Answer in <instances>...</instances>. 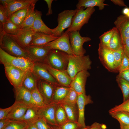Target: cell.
Here are the masks:
<instances>
[{
  "label": "cell",
  "mask_w": 129,
  "mask_h": 129,
  "mask_svg": "<svg viewBox=\"0 0 129 129\" xmlns=\"http://www.w3.org/2000/svg\"><path fill=\"white\" fill-rule=\"evenodd\" d=\"M51 129H59L58 126H52L50 125Z\"/></svg>",
  "instance_id": "58"
},
{
  "label": "cell",
  "mask_w": 129,
  "mask_h": 129,
  "mask_svg": "<svg viewBox=\"0 0 129 129\" xmlns=\"http://www.w3.org/2000/svg\"><path fill=\"white\" fill-rule=\"evenodd\" d=\"M58 38L53 35H49L40 32H35L30 45L44 47L49 43L55 40Z\"/></svg>",
  "instance_id": "22"
},
{
  "label": "cell",
  "mask_w": 129,
  "mask_h": 129,
  "mask_svg": "<svg viewBox=\"0 0 129 129\" xmlns=\"http://www.w3.org/2000/svg\"><path fill=\"white\" fill-rule=\"evenodd\" d=\"M70 87L60 85L55 86L52 99V103H59L65 97Z\"/></svg>",
  "instance_id": "26"
},
{
  "label": "cell",
  "mask_w": 129,
  "mask_h": 129,
  "mask_svg": "<svg viewBox=\"0 0 129 129\" xmlns=\"http://www.w3.org/2000/svg\"><path fill=\"white\" fill-rule=\"evenodd\" d=\"M48 6V11L47 13L46 14V16H48L52 14L53 13V12L51 9L52 3L54 0H44Z\"/></svg>",
  "instance_id": "53"
},
{
  "label": "cell",
  "mask_w": 129,
  "mask_h": 129,
  "mask_svg": "<svg viewBox=\"0 0 129 129\" xmlns=\"http://www.w3.org/2000/svg\"><path fill=\"white\" fill-rule=\"evenodd\" d=\"M8 20L6 14L5 9L1 4L0 5V31H2L3 26Z\"/></svg>",
  "instance_id": "43"
},
{
  "label": "cell",
  "mask_w": 129,
  "mask_h": 129,
  "mask_svg": "<svg viewBox=\"0 0 129 129\" xmlns=\"http://www.w3.org/2000/svg\"><path fill=\"white\" fill-rule=\"evenodd\" d=\"M34 123L38 129H51L50 125L41 118H39Z\"/></svg>",
  "instance_id": "44"
},
{
  "label": "cell",
  "mask_w": 129,
  "mask_h": 129,
  "mask_svg": "<svg viewBox=\"0 0 129 129\" xmlns=\"http://www.w3.org/2000/svg\"><path fill=\"white\" fill-rule=\"evenodd\" d=\"M51 50L45 47L31 45L25 49L30 59L35 62H43Z\"/></svg>",
  "instance_id": "14"
},
{
  "label": "cell",
  "mask_w": 129,
  "mask_h": 129,
  "mask_svg": "<svg viewBox=\"0 0 129 129\" xmlns=\"http://www.w3.org/2000/svg\"><path fill=\"white\" fill-rule=\"evenodd\" d=\"M117 30L115 27L103 33L99 37L100 43L103 46L107 47L111 39Z\"/></svg>",
  "instance_id": "38"
},
{
  "label": "cell",
  "mask_w": 129,
  "mask_h": 129,
  "mask_svg": "<svg viewBox=\"0 0 129 129\" xmlns=\"http://www.w3.org/2000/svg\"><path fill=\"white\" fill-rule=\"evenodd\" d=\"M114 24L120 33L123 43L126 38H129V17L121 15L117 18Z\"/></svg>",
  "instance_id": "20"
},
{
  "label": "cell",
  "mask_w": 129,
  "mask_h": 129,
  "mask_svg": "<svg viewBox=\"0 0 129 129\" xmlns=\"http://www.w3.org/2000/svg\"><path fill=\"white\" fill-rule=\"evenodd\" d=\"M123 14V15H125L129 17V8L127 7H125L124 8L122 11Z\"/></svg>",
  "instance_id": "55"
},
{
  "label": "cell",
  "mask_w": 129,
  "mask_h": 129,
  "mask_svg": "<svg viewBox=\"0 0 129 129\" xmlns=\"http://www.w3.org/2000/svg\"><path fill=\"white\" fill-rule=\"evenodd\" d=\"M38 80L32 71L27 72L23 81L22 86L32 92L37 87Z\"/></svg>",
  "instance_id": "28"
},
{
  "label": "cell",
  "mask_w": 129,
  "mask_h": 129,
  "mask_svg": "<svg viewBox=\"0 0 129 129\" xmlns=\"http://www.w3.org/2000/svg\"><path fill=\"white\" fill-rule=\"evenodd\" d=\"M35 4H32L28 8L27 15L22 23L19 26L20 29L31 27L32 26L36 16L35 10Z\"/></svg>",
  "instance_id": "30"
},
{
  "label": "cell",
  "mask_w": 129,
  "mask_h": 129,
  "mask_svg": "<svg viewBox=\"0 0 129 129\" xmlns=\"http://www.w3.org/2000/svg\"><path fill=\"white\" fill-rule=\"evenodd\" d=\"M13 105L12 108L7 118L11 121H19L24 116L30 105L16 101Z\"/></svg>",
  "instance_id": "21"
},
{
  "label": "cell",
  "mask_w": 129,
  "mask_h": 129,
  "mask_svg": "<svg viewBox=\"0 0 129 129\" xmlns=\"http://www.w3.org/2000/svg\"><path fill=\"white\" fill-rule=\"evenodd\" d=\"M110 1L114 4L118 5L119 6L127 7V5L125 4L123 0H111Z\"/></svg>",
  "instance_id": "54"
},
{
  "label": "cell",
  "mask_w": 129,
  "mask_h": 129,
  "mask_svg": "<svg viewBox=\"0 0 129 129\" xmlns=\"http://www.w3.org/2000/svg\"><path fill=\"white\" fill-rule=\"evenodd\" d=\"M35 32L31 27H26L21 29L16 35L7 34L13 38L25 50L30 45Z\"/></svg>",
  "instance_id": "12"
},
{
  "label": "cell",
  "mask_w": 129,
  "mask_h": 129,
  "mask_svg": "<svg viewBox=\"0 0 129 129\" xmlns=\"http://www.w3.org/2000/svg\"><path fill=\"white\" fill-rule=\"evenodd\" d=\"M20 29L19 26L15 24L8 19L4 25L2 31L0 33L3 32L9 35H15Z\"/></svg>",
  "instance_id": "36"
},
{
  "label": "cell",
  "mask_w": 129,
  "mask_h": 129,
  "mask_svg": "<svg viewBox=\"0 0 129 129\" xmlns=\"http://www.w3.org/2000/svg\"><path fill=\"white\" fill-rule=\"evenodd\" d=\"M13 105L10 107L5 108H0V120L7 118L13 107Z\"/></svg>",
  "instance_id": "46"
},
{
  "label": "cell",
  "mask_w": 129,
  "mask_h": 129,
  "mask_svg": "<svg viewBox=\"0 0 129 129\" xmlns=\"http://www.w3.org/2000/svg\"><path fill=\"white\" fill-rule=\"evenodd\" d=\"M39 108L33 105L29 106L23 117L19 121H24L28 124L34 123L39 118Z\"/></svg>",
  "instance_id": "25"
},
{
  "label": "cell",
  "mask_w": 129,
  "mask_h": 129,
  "mask_svg": "<svg viewBox=\"0 0 129 129\" xmlns=\"http://www.w3.org/2000/svg\"><path fill=\"white\" fill-rule=\"evenodd\" d=\"M116 81L122 91L124 102L129 98V82L117 76Z\"/></svg>",
  "instance_id": "35"
},
{
  "label": "cell",
  "mask_w": 129,
  "mask_h": 129,
  "mask_svg": "<svg viewBox=\"0 0 129 129\" xmlns=\"http://www.w3.org/2000/svg\"><path fill=\"white\" fill-rule=\"evenodd\" d=\"M58 126L59 129H80L77 123L70 120Z\"/></svg>",
  "instance_id": "45"
},
{
  "label": "cell",
  "mask_w": 129,
  "mask_h": 129,
  "mask_svg": "<svg viewBox=\"0 0 129 129\" xmlns=\"http://www.w3.org/2000/svg\"><path fill=\"white\" fill-rule=\"evenodd\" d=\"M58 104L57 103H51L45 107L39 108L38 111L39 118L44 119L50 125L57 126L55 113Z\"/></svg>",
  "instance_id": "15"
},
{
  "label": "cell",
  "mask_w": 129,
  "mask_h": 129,
  "mask_svg": "<svg viewBox=\"0 0 129 129\" xmlns=\"http://www.w3.org/2000/svg\"><path fill=\"white\" fill-rule=\"evenodd\" d=\"M0 33V48L2 49L12 56L31 59L25 50L13 38L3 32Z\"/></svg>",
  "instance_id": "3"
},
{
  "label": "cell",
  "mask_w": 129,
  "mask_h": 129,
  "mask_svg": "<svg viewBox=\"0 0 129 129\" xmlns=\"http://www.w3.org/2000/svg\"><path fill=\"white\" fill-rule=\"evenodd\" d=\"M4 65L6 76L14 88L22 86L26 72L10 65Z\"/></svg>",
  "instance_id": "10"
},
{
  "label": "cell",
  "mask_w": 129,
  "mask_h": 129,
  "mask_svg": "<svg viewBox=\"0 0 129 129\" xmlns=\"http://www.w3.org/2000/svg\"><path fill=\"white\" fill-rule=\"evenodd\" d=\"M27 122L21 121H11L5 129H27L28 125Z\"/></svg>",
  "instance_id": "39"
},
{
  "label": "cell",
  "mask_w": 129,
  "mask_h": 129,
  "mask_svg": "<svg viewBox=\"0 0 129 129\" xmlns=\"http://www.w3.org/2000/svg\"><path fill=\"white\" fill-rule=\"evenodd\" d=\"M55 86L46 81L38 80L37 88L43 96L45 104L48 105L52 103V99Z\"/></svg>",
  "instance_id": "19"
},
{
  "label": "cell",
  "mask_w": 129,
  "mask_h": 129,
  "mask_svg": "<svg viewBox=\"0 0 129 129\" xmlns=\"http://www.w3.org/2000/svg\"><path fill=\"white\" fill-rule=\"evenodd\" d=\"M77 10H66L60 13L58 15V26L52 29L53 35L56 37H60L64 31L69 28L71 26L73 17Z\"/></svg>",
  "instance_id": "6"
},
{
  "label": "cell",
  "mask_w": 129,
  "mask_h": 129,
  "mask_svg": "<svg viewBox=\"0 0 129 129\" xmlns=\"http://www.w3.org/2000/svg\"><path fill=\"white\" fill-rule=\"evenodd\" d=\"M0 61L3 65L9 64L26 72L32 71L35 62L31 59L12 56L0 48Z\"/></svg>",
  "instance_id": "2"
},
{
  "label": "cell",
  "mask_w": 129,
  "mask_h": 129,
  "mask_svg": "<svg viewBox=\"0 0 129 129\" xmlns=\"http://www.w3.org/2000/svg\"><path fill=\"white\" fill-rule=\"evenodd\" d=\"M93 102L90 95L86 94H79L77 102L78 110V118L77 124L79 129L86 127L85 123L84 111L85 106Z\"/></svg>",
  "instance_id": "13"
},
{
  "label": "cell",
  "mask_w": 129,
  "mask_h": 129,
  "mask_svg": "<svg viewBox=\"0 0 129 129\" xmlns=\"http://www.w3.org/2000/svg\"><path fill=\"white\" fill-rule=\"evenodd\" d=\"M11 121L8 118L0 120V129H5Z\"/></svg>",
  "instance_id": "50"
},
{
  "label": "cell",
  "mask_w": 129,
  "mask_h": 129,
  "mask_svg": "<svg viewBox=\"0 0 129 129\" xmlns=\"http://www.w3.org/2000/svg\"><path fill=\"white\" fill-rule=\"evenodd\" d=\"M69 54L59 50L51 49L43 62L54 69L66 70L69 62Z\"/></svg>",
  "instance_id": "4"
},
{
  "label": "cell",
  "mask_w": 129,
  "mask_h": 129,
  "mask_svg": "<svg viewBox=\"0 0 129 129\" xmlns=\"http://www.w3.org/2000/svg\"><path fill=\"white\" fill-rule=\"evenodd\" d=\"M32 72L38 80L46 81L55 86L60 85L42 63L35 62Z\"/></svg>",
  "instance_id": "16"
},
{
  "label": "cell",
  "mask_w": 129,
  "mask_h": 129,
  "mask_svg": "<svg viewBox=\"0 0 129 129\" xmlns=\"http://www.w3.org/2000/svg\"><path fill=\"white\" fill-rule=\"evenodd\" d=\"M44 47L50 50H58L69 54H74L70 44L69 32H64L60 37L49 43Z\"/></svg>",
  "instance_id": "11"
},
{
  "label": "cell",
  "mask_w": 129,
  "mask_h": 129,
  "mask_svg": "<svg viewBox=\"0 0 129 129\" xmlns=\"http://www.w3.org/2000/svg\"><path fill=\"white\" fill-rule=\"evenodd\" d=\"M27 129H38L36 127L34 123L29 124L27 128Z\"/></svg>",
  "instance_id": "56"
},
{
  "label": "cell",
  "mask_w": 129,
  "mask_h": 129,
  "mask_svg": "<svg viewBox=\"0 0 129 129\" xmlns=\"http://www.w3.org/2000/svg\"><path fill=\"white\" fill-rule=\"evenodd\" d=\"M104 0H79L76 5L77 10L81 7L84 9L89 7L97 6L100 10H103L105 6H108V4H105Z\"/></svg>",
  "instance_id": "27"
},
{
  "label": "cell",
  "mask_w": 129,
  "mask_h": 129,
  "mask_svg": "<svg viewBox=\"0 0 129 129\" xmlns=\"http://www.w3.org/2000/svg\"><path fill=\"white\" fill-rule=\"evenodd\" d=\"M43 63L48 70L61 86L70 87L72 79L66 70H60L54 69Z\"/></svg>",
  "instance_id": "17"
},
{
  "label": "cell",
  "mask_w": 129,
  "mask_h": 129,
  "mask_svg": "<svg viewBox=\"0 0 129 129\" xmlns=\"http://www.w3.org/2000/svg\"><path fill=\"white\" fill-rule=\"evenodd\" d=\"M55 118L57 126L60 125L69 120L64 109L59 104L56 109Z\"/></svg>",
  "instance_id": "33"
},
{
  "label": "cell",
  "mask_w": 129,
  "mask_h": 129,
  "mask_svg": "<svg viewBox=\"0 0 129 129\" xmlns=\"http://www.w3.org/2000/svg\"><path fill=\"white\" fill-rule=\"evenodd\" d=\"M90 129H106V125L103 124H101L97 122H95L91 125Z\"/></svg>",
  "instance_id": "51"
},
{
  "label": "cell",
  "mask_w": 129,
  "mask_h": 129,
  "mask_svg": "<svg viewBox=\"0 0 129 129\" xmlns=\"http://www.w3.org/2000/svg\"><path fill=\"white\" fill-rule=\"evenodd\" d=\"M117 76L129 82V69L119 73L118 75Z\"/></svg>",
  "instance_id": "52"
},
{
  "label": "cell",
  "mask_w": 129,
  "mask_h": 129,
  "mask_svg": "<svg viewBox=\"0 0 129 129\" xmlns=\"http://www.w3.org/2000/svg\"><path fill=\"white\" fill-rule=\"evenodd\" d=\"M120 124V129H129V126L122 124Z\"/></svg>",
  "instance_id": "57"
},
{
  "label": "cell",
  "mask_w": 129,
  "mask_h": 129,
  "mask_svg": "<svg viewBox=\"0 0 129 129\" xmlns=\"http://www.w3.org/2000/svg\"><path fill=\"white\" fill-rule=\"evenodd\" d=\"M92 62L89 55L69 54L66 71L72 79L79 72L91 68Z\"/></svg>",
  "instance_id": "1"
},
{
  "label": "cell",
  "mask_w": 129,
  "mask_h": 129,
  "mask_svg": "<svg viewBox=\"0 0 129 129\" xmlns=\"http://www.w3.org/2000/svg\"><path fill=\"white\" fill-rule=\"evenodd\" d=\"M28 7L21 9L14 13L19 18L24 20L27 15Z\"/></svg>",
  "instance_id": "48"
},
{
  "label": "cell",
  "mask_w": 129,
  "mask_h": 129,
  "mask_svg": "<svg viewBox=\"0 0 129 129\" xmlns=\"http://www.w3.org/2000/svg\"><path fill=\"white\" fill-rule=\"evenodd\" d=\"M112 117L117 120L120 124L129 126V112L119 111L109 113Z\"/></svg>",
  "instance_id": "34"
},
{
  "label": "cell",
  "mask_w": 129,
  "mask_h": 129,
  "mask_svg": "<svg viewBox=\"0 0 129 129\" xmlns=\"http://www.w3.org/2000/svg\"><path fill=\"white\" fill-rule=\"evenodd\" d=\"M122 43L124 52L129 57V38H126Z\"/></svg>",
  "instance_id": "49"
},
{
  "label": "cell",
  "mask_w": 129,
  "mask_h": 129,
  "mask_svg": "<svg viewBox=\"0 0 129 129\" xmlns=\"http://www.w3.org/2000/svg\"><path fill=\"white\" fill-rule=\"evenodd\" d=\"M91 126H87L85 128L80 129H90L91 128Z\"/></svg>",
  "instance_id": "59"
},
{
  "label": "cell",
  "mask_w": 129,
  "mask_h": 129,
  "mask_svg": "<svg viewBox=\"0 0 129 129\" xmlns=\"http://www.w3.org/2000/svg\"><path fill=\"white\" fill-rule=\"evenodd\" d=\"M15 101L31 105L32 92L23 86L14 88Z\"/></svg>",
  "instance_id": "24"
},
{
  "label": "cell",
  "mask_w": 129,
  "mask_h": 129,
  "mask_svg": "<svg viewBox=\"0 0 129 129\" xmlns=\"http://www.w3.org/2000/svg\"><path fill=\"white\" fill-rule=\"evenodd\" d=\"M119 111H125L129 112V98L120 104L115 106L110 109L109 113Z\"/></svg>",
  "instance_id": "41"
},
{
  "label": "cell",
  "mask_w": 129,
  "mask_h": 129,
  "mask_svg": "<svg viewBox=\"0 0 129 129\" xmlns=\"http://www.w3.org/2000/svg\"><path fill=\"white\" fill-rule=\"evenodd\" d=\"M129 69V57L125 54L124 51L122 60L118 72L120 73Z\"/></svg>",
  "instance_id": "42"
},
{
  "label": "cell",
  "mask_w": 129,
  "mask_h": 129,
  "mask_svg": "<svg viewBox=\"0 0 129 129\" xmlns=\"http://www.w3.org/2000/svg\"><path fill=\"white\" fill-rule=\"evenodd\" d=\"M78 94L73 88L70 87L68 93L65 98L60 103L73 105H77Z\"/></svg>",
  "instance_id": "37"
},
{
  "label": "cell",
  "mask_w": 129,
  "mask_h": 129,
  "mask_svg": "<svg viewBox=\"0 0 129 129\" xmlns=\"http://www.w3.org/2000/svg\"><path fill=\"white\" fill-rule=\"evenodd\" d=\"M84 9V7H82L77 10L73 17L71 26L65 32L80 31L85 24L88 23L91 16L95 10L94 7Z\"/></svg>",
  "instance_id": "5"
},
{
  "label": "cell",
  "mask_w": 129,
  "mask_h": 129,
  "mask_svg": "<svg viewBox=\"0 0 129 129\" xmlns=\"http://www.w3.org/2000/svg\"><path fill=\"white\" fill-rule=\"evenodd\" d=\"M59 104L64 109L69 120L77 123L78 114L77 104L73 105L64 103H60Z\"/></svg>",
  "instance_id": "29"
},
{
  "label": "cell",
  "mask_w": 129,
  "mask_h": 129,
  "mask_svg": "<svg viewBox=\"0 0 129 129\" xmlns=\"http://www.w3.org/2000/svg\"><path fill=\"white\" fill-rule=\"evenodd\" d=\"M80 31H76L69 32V40L71 47L74 55H81L86 53L85 49L83 47L84 43L91 40L88 37H82Z\"/></svg>",
  "instance_id": "7"
},
{
  "label": "cell",
  "mask_w": 129,
  "mask_h": 129,
  "mask_svg": "<svg viewBox=\"0 0 129 129\" xmlns=\"http://www.w3.org/2000/svg\"><path fill=\"white\" fill-rule=\"evenodd\" d=\"M123 47V44L120 33L117 30L111 39L107 48L113 51H114Z\"/></svg>",
  "instance_id": "31"
},
{
  "label": "cell",
  "mask_w": 129,
  "mask_h": 129,
  "mask_svg": "<svg viewBox=\"0 0 129 129\" xmlns=\"http://www.w3.org/2000/svg\"><path fill=\"white\" fill-rule=\"evenodd\" d=\"M90 75V73L87 70L79 72L72 80L70 87L73 88L78 94H86V83L87 78Z\"/></svg>",
  "instance_id": "18"
},
{
  "label": "cell",
  "mask_w": 129,
  "mask_h": 129,
  "mask_svg": "<svg viewBox=\"0 0 129 129\" xmlns=\"http://www.w3.org/2000/svg\"><path fill=\"white\" fill-rule=\"evenodd\" d=\"M98 51L99 59L104 67L110 72H118L115 67L113 51L100 43Z\"/></svg>",
  "instance_id": "9"
},
{
  "label": "cell",
  "mask_w": 129,
  "mask_h": 129,
  "mask_svg": "<svg viewBox=\"0 0 129 129\" xmlns=\"http://www.w3.org/2000/svg\"><path fill=\"white\" fill-rule=\"evenodd\" d=\"M31 105L40 108L47 105L44 103L43 98L37 87L32 91Z\"/></svg>",
  "instance_id": "32"
},
{
  "label": "cell",
  "mask_w": 129,
  "mask_h": 129,
  "mask_svg": "<svg viewBox=\"0 0 129 129\" xmlns=\"http://www.w3.org/2000/svg\"><path fill=\"white\" fill-rule=\"evenodd\" d=\"M9 19L15 24L18 26L21 25L24 21L18 17L14 13L10 16Z\"/></svg>",
  "instance_id": "47"
},
{
  "label": "cell",
  "mask_w": 129,
  "mask_h": 129,
  "mask_svg": "<svg viewBox=\"0 0 129 129\" xmlns=\"http://www.w3.org/2000/svg\"><path fill=\"white\" fill-rule=\"evenodd\" d=\"M37 0H0L1 4L4 7L8 19L15 12L21 9L29 7L36 3Z\"/></svg>",
  "instance_id": "8"
},
{
  "label": "cell",
  "mask_w": 129,
  "mask_h": 129,
  "mask_svg": "<svg viewBox=\"0 0 129 129\" xmlns=\"http://www.w3.org/2000/svg\"><path fill=\"white\" fill-rule=\"evenodd\" d=\"M36 16L31 28L35 32H40L49 35H53L52 29L49 28L44 23L41 18L42 15L40 11L35 10Z\"/></svg>",
  "instance_id": "23"
},
{
  "label": "cell",
  "mask_w": 129,
  "mask_h": 129,
  "mask_svg": "<svg viewBox=\"0 0 129 129\" xmlns=\"http://www.w3.org/2000/svg\"><path fill=\"white\" fill-rule=\"evenodd\" d=\"M124 52L123 47L117 50L113 51L115 67L118 72L122 60Z\"/></svg>",
  "instance_id": "40"
}]
</instances>
